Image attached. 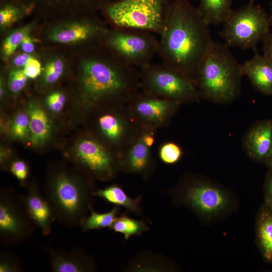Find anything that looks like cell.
<instances>
[{"mask_svg":"<svg viewBox=\"0 0 272 272\" xmlns=\"http://www.w3.org/2000/svg\"><path fill=\"white\" fill-rule=\"evenodd\" d=\"M209 26L188 0H171L159 39L157 54L162 63L182 73L194 83L214 41Z\"/></svg>","mask_w":272,"mask_h":272,"instance_id":"obj_1","label":"cell"},{"mask_svg":"<svg viewBox=\"0 0 272 272\" xmlns=\"http://www.w3.org/2000/svg\"><path fill=\"white\" fill-rule=\"evenodd\" d=\"M108 51L107 55H90L81 63V98L86 110L126 103L141 89L137 68Z\"/></svg>","mask_w":272,"mask_h":272,"instance_id":"obj_2","label":"cell"},{"mask_svg":"<svg viewBox=\"0 0 272 272\" xmlns=\"http://www.w3.org/2000/svg\"><path fill=\"white\" fill-rule=\"evenodd\" d=\"M92 185L88 179L65 167L50 171L45 194L56 219L71 227L80 226L92 207Z\"/></svg>","mask_w":272,"mask_h":272,"instance_id":"obj_3","label":"cell"},{"mask_svg":"<svg viewBox=\"0 0 272 272\" xmlns=\"http://www.w3.org/2000/svg\"><path fill=\"white\" fill-rule=\"evenodd\" d=\"M243 75L241 64L229 47L213 41L199 67L194 84L200 97L226 103L238 95Z\"/></svg>","mask_w":272,"mask_h":272,"instance_id":"obj_4","label":"cell"},{"mask_svg":"<svg viewBox=\"0 0 272 272\" xmlns=\"http://www.w3.org/2000/svg\"><path fill=\"white\" fill-rule=\"evenodd\" d=\"M171 0H117L105 4L104 13L114 27L149 32L159 35Z\"/></svg>","mask_w":272,"mask_h":272,"instance_id":"obj_5","label":"cell"},{"mask_svg":"<svg viewBox=\"0 0 272 272\" xmlns=\"http://www.w3.org/2000/svg\"><path fill=\"white\" fill-rule=\"evenodd\" d=\"M272 22L264 10L253 3L233 11L223 23L220 35L228 47H240L257 50V44L262 41L269 32Z\"/></svg>","mask_w":272,"mask_h":272,"instance_id":"obj_6","label":"cell"},{"mask_svg":"<svg viewBox=\"0 0 272 272\" xmlns=\"http://www.w3.org/2000/svg\"><path fill=\"white\" fill-rule=\"evenodd\" d=\"M141 90L158 97L180 104L197 101L200 97L193 82L182 73L163 64H152L140 69Z\"/></svg>","mask_w":272,"mask_h":272,"instance_id":"obj_7","label":"cell"},{"mask_svg":"<svg viewBox=\"0 0 272 272\" xmlns=\"http://www.w3.org/2000/svg\"><path fill=\"white\" fill-rule=\"evenodd\" d=\"M152 33L123 28L106 30L100 39L105 48L121 59L141 69L157 54L159 39Z\"/></svg>","mask_w":272,"mask_h":272,"instance_id":"obj_8","label":"cell"},{"mask_svg":"<svg viewBox=\"0 0 272 272\" xmlns=\"http://www.w3.org/2000/svg\"><path fill=\"white\" fill-rule=\"evenodd\" d=\"M36 225L29 215L23 196L12 188L0 192V243L6 247L26 242L34 234Z\"/></svg>","mask_w":272,"mask_h":272,"instance_id":"obj_9","label":"cell"},{"mask_svg":"<svg viewBox=\"0 0 272 272\" xmlns=\"http://www.w3.org/2000/svg\"><path fill=\"white\" fill-rule=\"evenodd\" d=\"M126 103L108 105L96 119L97 133L101 141L120 157L141 128L132 117Z\"/></svg>","mask_w":272,"mask_h":272,"instance_id":"obj_10","label":"cell"},{"mask_svg":"<svg viewBox=\"0 0 272 272\" xmlns=\"http://www.w3.org/2000/svg\"><path fill=\"white\" fill-rule=\"evenodd\" d=\"M72 159L88 174L103 181L112 179L120 170V158L94 137L76 143Z\"/></svg>","mask_w":272,"mask_h":272,"instance_id":"obj_11","label":"cell"},{"mask_svg":"<svg viewBox=\"0 0 272 272\" xmlns=\"http://www.w3.org/2000/svg\"><path fill=\"white\" fill-rule=\"evenodd\" d=\"M126 104L132 117L141 128L154 131L167 126L181 105L153 96L141 89Z\"/></svg>","mask_w":272,"mask_h":272,"instance_id":"obj_12","label":"cell"},{"mask_svg":"<svg viewBox=\"0 0 272 272\" xmlns=\"http://www.w3.org/2000/svg\"><path fill=\"white\" fill-rule=\"evenodd\" d=\"M186 192L187 203L205 216L217 215L229 205V197L223 190L207 182H195L188 187Z\"/></svg>","mask_w":272,"mask_h":272,"instance_id":"obj_13","label":"cell"},{"mask_svg":"<svg viewBox=\"0 0 272 272\" xmlns=\"http://www.w3.org/2000/svg\"><path fill=\"white\" fill-rule=\"evenodd\" d=\"M107 29L98 21L85 19L64 24L54 28L49 34L50 39L62 44L100 40Z\"/></svg>","mask_w":272,"mask_h":272,"instance_id":"obj_14","label":"cell"},{"mask_svg":"<svg viewBox=\"0 0 272 272\" xmlns=\"http://www.w3.org/2000/svg\"><path fill=\"white\" fill-rule=\"evenodd\" d=\"M154 166L151 147L145 142L141 128L120 157V170L145 176L152 172Z\"/></svg>","mask_w":272,"mask_h":272,"instance_id":"obj_15","label":"cell"},{"mask_svg":"<svg viewBox=\"0 0 272 272\" xmlns=\"http://www.w3.org/2000/svg\"><path fill=\"white\" fill-rule=\"evenodd\" d=\"M243 145L251 159L265 164L272 156V119L254 123L246 132Z\"/></svg>","mask_w":272,"mask_h":272,"instance_id":"obj_16","label":"cell"},{"mask_svg":"<svg viewBox=\"0 0 272 272\" xmlns=\"http://www.w3.org/2000/svg\"><path fill=\"white\" fill-rule=\"evenodd\" d=\"M23 199L26 210L44 236L48 235L52 224L56 219L53 210L46 197H43L37 184H28Z\"/></svg>","mask_w":272,"mask_h":272,"instance_id":"obj_17","label":"cell"},{"mask_svg":"<svg viewBox=\"0 0 272 272\" xmlns=\"http://www.w3.org/2000/svg\"><path fill=\"white\" fill-rule=\"evenodd\" d=\"M51 268L54 272H88L95 269L92 258L79 247L70 251L46 249Z\"/></svg>","mask_w":272,"mask_h":272,"instance_id":"obj_18","label":"cell"},{"mask_svg":"<svg viewBox=\"0 0 272 272\" xmlns=\"http://www.w3.org/2000/svg\"><path fill=\"white\" fill-rule=\"evenodd\" d=\"M243 75H246L253 87L262 94H272V64L263 56L254 51L251 59L241 64Z\"/></svg>","mask_w":272,"mask_h":272,"instance_id":"obj_19","label":"cell"},{"mask_svg":"<svg viewBox=\"0 0 272 272\" xmlns=\"http://www.w3.org/2000/svg\"><path fill=\"white\" fill-rule=\"evenodd\" d=\"M27 113L29 118L30 141L33 146L42 145L51 135V121L45 110L35 102L28 103Z\"/></svg>","mask_w":272,"mask_h":272,"instance_id":"obj_20","label":"cell"},{"mask_svg":"<svg viewBox=\"0 0 272 272\" xmlns=\"http://www.w3.org/2000/svg\"><path fill=\"white\" fill-rule=\"evenodd\" d=\"M256 235L263 259L266 262H272V212L264 203L257 215Z\"/></svg>","mask_w":272,"mask_h":272,"instance_id":"obj_21","label":"cell"},{"mask_svg":"<svg viewBox=\"0 0 272 272\" xmlns=\"http://www.w3.org/2000/svg\"><path fill=\"white\" fill-rule=\"evenodd\" d=\"M232 0H199L197 8L206 22L210 25L223 24L233 12Z\"/></svg>","mask_w":272,"mask_h":272,"instance_id":"obj_22","label":"cell"},{"mask_svg":"<svg viewBox=\"0 0 272 272\" xmlns=\"http://www.w3.org/2000/svg\"><path fill=\"white\" fill-rule=\"evenodd\" d=\"M94 196H98L117 206H122L133 213L140 212V198L132 199L119 185L114 184L103 189L93 192Z\"/></svg>","mask_w":272,"mask_h":272,"instance_id":"obj_23","label":"cell"},{"mask_svg":"<svg viewBox=\"0 0 272 272\" xmlns=\"http://www.w3.org/2000/svg\"><path fill=\"white\" fill-rule=\"evenodd\" d=\"M119 208L115 206L110 211L104 213L95 212L91 207L90 215L87 216L81 225L84 232L93 229L110 228L117 217Z\"/></svg>","mask_w":272,"mask_h":272,"instance_id":"obj_24","label":"cell"},{"mask_svg":"<svg viewBox=\"0 0 272 272\" xmlns=\"http://www.w3.org/2000/svg\"><path fill=\"white\" fill-rule=\"evenodd\" d=\"M110 228L114 232L123 234L126 239L132 235H140L148 229L143 221L123 215L117 217Z\"/></svg>","mask_w":272,"mask_h":272,"instance_id":"obj_25","label":"cell"},{"mask_svg":"<svg viewBox=\"0 0 272 272\" xmlns=\"http://www.w3.org/2000/svg\"><path fill=\"white\" fill-rule=\"evenodd\" d=\"M31 8L29 6L15 3L5 2L0 9V26L6 28L25 15Z\"/></svg>","mask_w":272,"mask_h":272,"instance_id":"obj_26","label":"cell"},{"mask_svg":"<svg viewBox=\"0 0 272 272\" xmlns=\"http://www.w3.org/2000/svg\"><path fill=\"white\" fill-rule=\"evenodd\" d=\"M33 25L29 24L17 29L11 32L5 39L2 44V53L4 59H7L21 45L24 37L29 34Z\"/></svg>","mask_w":272,"mask_h":272,"instance_id":"obj_27","label":"cell"},{"mask_svg":"<svg viewBox=\"0 0 272 272\" xmlns=\"http://www.w3.org/2000/svg\"><path fill=\"white\" fill-rule=\"evenodd\" d=\"M10 130L12 135L17 139L25 140L30 137L29 118L28 113H18L11 123Z\"/></svg>","mask_w":272,"mask_h":272,"instance_id":"obj_28","label":"cell"},{"mask_svg":"<svg viewBox=\"0 0 272 272\" xmlns=\"http://www.w3.org/2000/svg\"><path fill=\"white\" fill-rule=\"evenodd\" d=\"M158 156L164 163L172 165L180 160L182 156V150L177 144L173 142H167L160 146Z\"/></svg>","mask_w":272,"mask_h":272,"instance_id":"obj_29","label":"cell"},{"mask_svg":"<svg viewBox=\"0 0 272 272\" xmlns=\"http://www.w3.org/2000/svg\"><path fill=\"white\" fill-rule=\"evenodd\" d=\"M64 62L59 58L51 59L45 65L43 71V81L46 85L56 82L64 71Z\"/></svg>","mask_w":272,"mask_h":272,"instance_id":"obj_30","label":"cell"},{"mask_svg":"<svg viewBox=\"0 0 272 272\" xmlns=\"http://www.w3.org/2000/svg\"><path fill=\"white\" fill-rule=\"evenodd\" d=\"M27 79L23 70L14 69L10 70L8 81L9 90L14 94L18 93L26 86Z\"/></svg>","mask_w":272,"mask_h":272,"instance_id":"obj_31","label":"cell"},{"mask_svg":"<svg viewBox=\"0 0 272 272\" xmlns=\"http://www.w3.org/2000/svg\"><path fill=\"white\" fill-rule=\"evenodd\" d=\"M23 269L18 258L13 253L1 251L0 272H21Z\"/></svg>","mask_w":272,"mask_h":272,"instance_id":"obj_32","label":"cell"},{"mask_svg":"<svg viewBox=\"0 0 272 272\" xmlns=\"http://www.w3.org/2000/svg\"><path fill=\"white\" fill-rule=\"evenodd\" d=\"M10 172L16 178L21 186L28 185L27 180L29 175V169L27 163L22 160L12 161L9 167Z\"/></svg>","mask_w":272,"mask_h":272,"instance_id":"obj_33","label":"cell"},{"mask_svg":"<svg viewBox=\"0 0 272 272\" xmlns=\"http://www.w3.org/2000/svg\"><path fill=\"white\" fill-rule=\"evenodd\" d=\"M65 101V94L60 91H55L51 93L47 96L46 104L50 111L58 113L63 108Z\"/></svg>","mask_w":272,"mask_h":272,"instance_id":"obj_34","label":"cell"},{"mask_svg":"<svg viewBox=\"0 0 272 272\" xmlns=\"http://www.w3.org/2000/svg\"><path fill=\"white\" fill-rule=\"evenodd\" d=\"M23 70L28 78L34 79L41 74L42 69L40 62L31 57L24 67Z\"/></svg>","mask_w":272,"mask_h":272,"instance_id":"obj_35","label":"cell"},{"mask_svg":"<svg viewBox=\"0 0 272 272\" xmlns=\"http://www.w3.org/2000/svg\"><path fill=\"white\" fill-rule=\"evenodd\" d=\"M264 203L272 212V170L269 169L264 181Z\"/></svg>","mask_w":272,"mask_h":272,"instance_id":"obj_36","label":"cell"},{"mask_svg":"<svg viewBox=\"0 0 272 272\" xmlns=\"http://www.w3.org/2000/svg\"><path fill=\"white\" fill-rule=\"evenodd\" d=\"M262 42L263 55L272 64V33L269 32Z\"/></svg>","mask_w":272,"mask_h":272,"instance_id":"obj_37","label":"cell"},{"mask_svg":"<svg viewBox=\"0 0 272 272\" xmlns=\"http://www.w3.org/2000/svg\"><path fill=\"white\" fill-rule=\"evenodd\" d=\"M21 46L25 53L30 54L33 52L35 48L34 41L29 34L24 37Z\"/></svg>","mask_w":272,"mask_h":272,"instance_id":"obj_38","label":"cell"},{"mask_svg":"<svg viewBox=\"0 0 272 272\" xmlns=\"http://www.w3.org/2000/svg\"><path fill=\"white\" fill-rule=\"evenodd\" d=\"M31 57L29 53L20 54L14 58L13 63L17 67H24Z\"/></svg>","mask_w":272,"mask_h":272,"instance_id":"obj_39","label":"cell"},{"mask_svg":"<svg viewBox=\"0 0 272 272\" xmlns=\"http://www.w3.org/2000/svg\"><path fill=\"white\" fill-rule=\"evenodd\" d=\"M55 4L58 3H69L83 4L87 5H92L94 4L96 0H49Z\"/></svg>","mask_w":272,"mask_h":272,"instance_id":"obj_40","label":"cell"},{"mask_svg":"<svg viewBox=\"0 0 272 272\" xmlns=\"http://www.w3.org/2000/svg\"><path fill=\"white\" fill-rule=\"evenodd\" d=\"M4 93H5V89H4V83H3V81L2 82V80H1V88H0L1 98L4 96Z\"/></svg>","mask_w":272,"mask_h":272,"instance_id":"obj_41","label":"cell"},{"mask_svg":"<svg viewBox=\"0 0 272 272\" xmlns=\"http://www.w3.org/2000/svg\"><path fill=\"white\" fill-rule=\"evenodd\" d=\"M268 168L269 169L272 170V156L265 164Z\"/></svg>","mask_w":272,"mask_h":272,"instance_id":"obj_42","label":"cell"},{"mask_svg":"<svg viewBox=\"0 0 272 272\" xmlns=\"http://www.w3.org/2000/svg\"><path fill=\"white\" fill-rule=\"evenodd\" d=\"M254 1V0H249V2L252 3H253Z\"/></svg>","mask_w":272,"mask_h":272,"instance_id":"obj_43","label":"cell"},{"mask_svg":"<svg viewBox=\"0 0 272 272\" xmlns=\"http://www.w3.org/2000/svg\"><path fill=\"white\" fill-rule=\"evenodd\" d=\"M270 19H271V21H272V11H271V16H270Z\"/></svg>","mask_w":272,"mask_h":272,"instance_id":"obj_44","label":"cell"}]
</instances>
